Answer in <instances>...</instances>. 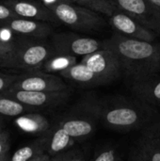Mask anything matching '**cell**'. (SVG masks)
Instances as JSON below:
<instances>
[{"label": "cell", "mask_w": 160, "mask_h": 161, "mask_svg": "<svg viewBox=\"0 0 160 161\" xmlns=\"http://www.w3.org/2000/svg\"><path fill=\"white\" fill-rule=\"evenodd\" d=\"M77 63L76 57L68 56V55H61V54H55L51 57L42 66L41 71L49 74H60L61 72L67 70L68 68L72 67L73 65Z\"/></svg>", "instance_id": "cell-19"}, {"label": "cell", "mask_w": 160, "mask_h": 161, "mask_svg": "<svg viewBox=\"0 0 160 161\" xmlns=\"http://www.w3.org/2000/svg\"><path fill=\"white\" fill-rule=\"evenodd\" d=\"M51 161H86L83 153L74 150H69L62 154L53 157Z\"/></svg>", "instance_id": "cell-23"}, {"label": "cell", "mask_w": 160, "mask_h": 161, "mask_svg": "<svg viewBox=\"0 0 160 161\" xmlns=\"http://www.w3.org/2000/svg\"><path fill=\"white\" fill-rule=\"evenodd\" d=\"M3 29H8L19 37L47 39L53 35V25L50 23L31 20L25 18H15L5 22H0Z\"/></svg>", "instance_id": "cell-12"}, {"label": "cell", "mask_w": 160, "mask_h": 161, "mask_svg": "<svg viewBox=\"0 0 160 161\" xmlns=\"http://www.w3.org/2000/svg\"><path fill=\"white\" fill-rule=\"evenodd\" d=\"M108 84L119 78L123 73L116 55L108 49H101L82 58L80 60Z\"/></svg>", "instance_id": "cell-9"}, {"label": "cell", "mask_w": 160, "mask_h": 161, "mask_svg": "<svg viewBox=\"0 0 160 161\" xmlns=\"http://www.w3.org/2000/svg\"><path fill=\"white\" fill-rule=\"evenodd\" d=\"M149 1L153 4V6L160 12V0H149Z\"/></svg>", "instance_id": "cell-31"}, {"label": "cell", "mask_w": 160, "mask_h": 161, "mask_svg": "<svg viewBox=\"0 0 160 161\" xmlns=\"http://www.w3.org/2000/svg\"><path fill=\"white\" fill-rule=\"evenodd\" d=\"M132 161H146V160H145V158L142 157V155L141 154V152L138 150V151L133 155Z\"/></svg>", "instance_id": "cell-29"}, {"label": "cell", "mask_w": 160, "mask_h": 161, "mask_svg": "<svg viewBox=\"0 0 160 161\" xmlns=\"http://www.w3.org/2000/svg\"><path fill=\"white\" fill-rule=\"evenodd\" d=\"M55 54L51 42L46 39L19 37L15 41L13 49L0 58V67L25 72L40 71Z\"/></svg>", "instance_id": "cell-3"}, {"label": "cell", "mask_w": 160, "mask_h": 161, "mask_svg": "<svg viewBox=\"0 0 160 161\" xmlns=\"http://www.w3.org/2000/svg\"><path fill=\"white\" fill-rule=\"evenodd\" d=\"M15 18H18L17 14L8 6L3 3H0V22H5Z\"/></svg>", "instance_id": "cell-26"}, {"label": "cell", "mask_w": 160, "mask_h": 161, "mask_svg": "<svg viewBox=\"0 0 160 161\" xmlns=\"http://www.w3.org/2000/svg\"><path fill=\"white\" fill-rule=\"evenodd\" d=\"M8 150V136L7 133L0 135V156L6 155Z\"/></svg>", "instance_id": "cell-28"}, {"label": "cell", "mask_w": 160, "mask_h": 161, "mask_svg": "<svg viewBox=\"0 0 160 161\" xmlns=\"http://www.w3.org/2000/svg\"><path fill=\"white\" fill-rule=\"evenodd\" d=\"M28 108L58 107L67 103L71 96V91L62 92H27V91H6L1 93Z\"/></svg>", "instance_id": "cell-10"}, {"label": "cell", "mask_w": 160, "mask_h": 161, "mask_svg": "<svg viewBox=\"0 0 160 161\" xmlns=\"http://www.w3.org/2000/svg\"><path fill=\"white\" fill-rule=\"evenodd\" d=\"M3 4L12 9L18 17L59 24L53 12L43 3L32 0H4Z\"/></svg>", "instance_id": "cell-13"}, {"label": "cell", "mask_w": 160, "mask_h": 161, "mask_svg": "<svg viewBox=\"0 0 160 161\" xmlns=\"http://www.w3.org/2000/svg\"><path fill=\"white\" fill-rule=\"evenodd\" d=\"M92 161H120V158L115 148H106L98 153Z\"/></svg>", "instance_id": "cell-24"}, {"label": "cell", "mask_w": 160, "mask_h": 161, "mask_svg": "<svg viewBox=\"0 0 160 161\" xmlns=\"http://www.w3.org/2000/svg\"><path fill=\"white\" fill-rule=\"evenodd\" d=\"M28 107L0 94V114L8 117L19 116L25 112Z\"/></svg>", "instance_id": "cell-22"}, {"label": "cell", "mask_w": 160, "mask_h": 161, "mask_svg": "<svg viewBox=\"0 0 160 161\" xmlns=\"http://www.w3.org/2000/svg\"><path fill=\"white\" fill-rule=\"evenodd\" d=\"M66 90H69V87L61 76L40 70L19 75L18 79L8 91L62 92Z\"/></svg>", "instance_id": "cell-7"}, {"label": "cell", "mask_w": 160, "mask_h": 161, "mask_svg": "<svg viewBox=\"0 0 160 161\" xmlns=\"http://www.w3.org/2000/svg\"><path fill=\"white\" fill-rule=\"evenodd\" d=\"M59 76L80 88H95L108 84L82 62H77L67 70L61 72Z\"/></svg>", "instance_id": "cell-15"}, {"label": "cell", "mask_w": 160, "mask_h": 161, "mask_svg": "<svg viewBox=\"0 0 160 161\" xmlns=\"http://www.w3.org/2000/svg\"><path fill=\"white\" fill-rule=\"evenodd\" d=\"M16 125L25 133L45 134L50 129L48 120L40 114H26L15 119Z\"/></svg>", "instance_id": "cell-17"}, {"label": "cell", "mask_w": 160, "mask_h": 161, "mask_svg": "<svg viewBox=\"0 0 160 161\" xmlns=\"http://www.w3.org/2000/svg\"><path fill=\"white\" fill-rule=\"evenodd\" d=\"M108 24L111 25L115 33L129 39L156 42L157 36H158L157 33L145 27L136 19L120 9L116 10L111 16H109Z\"/></svg>", "instance_id": "cell-11"}, {"label": "cell", "mask_w": 160, "mask_h": 161, "mask_svg": "<svg viewBox=\"0 0 160 161\" xmlns=\"http://www.w3.org/2000/svg\"><path fill=\"white\" fill-rule=\"evenodd\" d=\"M116 8L160 36V12L149 0H111Z\"/></svg>", "instance_id": "cell-8"}, {"label": "cell", "mask_w": 160, "mask_h": 161, "mask_svg": "<svg viewBox=\"0 0 160 161\" xmlns=\"http://www.w3.org/2000/svg\"><path fill=\"white\" fill-rule=\"evenodd\" d=\"M131 90L142 103L160 105V77L157 75L132 81Z\"/></svg>", "instance_id": "cell-16"}, {"label": "cell", "mask_w": 160, "mask_h": 161, "mask_svg": "<svg viewBox=\"0 0 160 161\" xmlns=\"http://www.w3.org/2000/svg\"><path fill=\"white\" fill-rule=\"evenodd\" d=\"M120 161H121V160H120Z\"/></svg>", "instance_id": "cell-37"}, {"label": "cell", "mask_w": 160, "mask_h": 161, "mask_svg": "<svg viewBox=\"0 0 160 161\" xmlns=\"http://www.w3.org/2000/svg\"><path fill=\"white\" fill-rule=\"evenodd\" d=\"M42 154H45V148L44 141L41 138L31 145H26L18 149L12 155L10 161H32Z\"/></svg>", "instance_id": "cell-20"}, {"label": "cell", "mask_w": 160, "mask_h": 161, "mask_svg": "<svg viewBox=\"0 0 160 161\" xmlns=\"http://www.w3.org/2000/svg\"><path fill=\"white\" fill-rule=\"evenodd\" d=\"M63 1H65V2H69V3H74V0H63Z\"/></svg>", "instance_id": "cell-34"}, {"label": "cell", "mask_w": 160, "mask_h": 161, "mask_svg": "<svg viewBox=\"0 0 160 161\" xmlns=\"http://www.w3.org/2000/svg\"><path fill=\"white\" fill-rule=\"evenodd\" d=\"M155 131L157 132V135L160 137V121L157 123V127H156Z\"/></svg>", "instance_id": "cell-32"}, {"label": "cell", "mask_w": 160, "mask_h": 161, "mask_svg": "<svg viewBox=\"0 0 160 161\" xmlns=\"http://www.w3.org/2000/svg\"><path fill=\"white\" fill-rule=\"evenodd\" d=\"M56 54L82 58L104 48L103 41L74 32H58L51 36Z\"/></svg>", "instance_id": "cell-6"}, {"label": "cell", "mask_w": 160, "mask_h": 161, "mask_svg": "<svg viewBox=\"0 0 160 161\" xmlns=\"http://www.w3.org/2000/svg\"><path fill=\"white\" fill-rule=\"evenodd\" d=\"M42 139L44 141L45 154L49 157H55L71 150L76 142L58 124L50 127Z\"/></svg>", "instance_id": "cell-14"}, {"label": "cell", "mask_w": 160, "mask_h": 161, "mask_svg": "<svg viewBox=\"0 0 160 161\" xmlns=\"http://www.w3.org/2000/svg\"><path fill=\"white\" fill-rule=\"evenodd\" d=\"M55 15L59 24L76 31H100L106 25L103 16L76 3L59 1L46 6Z\"/></svg>", "instance_id": "cell-5"}, {"label": "cell", "mask_w": 160, "mask_h": 161, "mask_svg": "<svg viewBox=\"0 0 160 161\" xmlns=\"http://www.w3.org/2000/svg\"><path fill=\"white\" fill-rule=\"evenodd\" d=\"M3 132H2V126H1V125H0V135L2 134Z\"/></svg>", "instance_id": "cell-35"}, {"label": "cell", "mask_w": 160, "mask_h": 161, "mask_svg": "<svg viewBox=\"0 0 160 161\" xmlns=\"http://www.w3.org/2000/svg\"><path fill=\"white\" fill-rule=\"evenodd\" d=\"M74 2L108 17L118 10L111 0H74Z\"/></svg>", "instance_id": "cell-21"}, {"label": "cell", "mask_w": 160, "mask_h": 161, "mask_svg": "<svg viewBox=\"0 0 160 161\" xmlns=\"http://www.w3.org/2000/svg\"><path fill=\"white\" fill-rule=\"evenodd\" d=\"M138 150L146 161H160V137L155 130L141 138Z\"/></svg>", "instance_id": "cell-18"}, {"label": "cell", "mask_w": 160, "mask_h": 161, "mask_svg": "<svg viewBox=\"0 0 160 161\" xmlns=\"http://www.w3.org/2000/svg\"><path fill=\"white\" fill-rule=\"evenodd\" d=\"M148 119L144 108L124 98L102 102L101 123L115 131H130L142 125Z\"/></svg>", "instance_id": "cell-4"}, {"label": "cell", "mask_w": 160, "mask_h": 161, "mask_svg": "<svg viewBox=\"0 0 160 161\" xmlns=\"http://www.w3.org/2000/svg\"><path fill=\"white\" fill-rule=\"evenodd\" d=\"M101 115L102 102L95 96L87 95L75 102L58 125L76 142H83L94 134Z\"/></svg>", "instance_id": "cell-2"}, {"label": "cell", "mask_w": 160, "mask_h": 161, "mask_svg": "<svg viewBox=\"0 0 160 161\" xmlns=\"http://www.w3.org/2000/svg\"><path fill=\"white\" fill-rule=\"evenodd\" d=\"M32 161H51V158L47 154H42L41 156L37 157L36 158H34Z\"/></svg>", "instance_id": "cell-30"}, {"label": "cell", "mask_w": 160, "mask_h": 161, "mask_svg": "<svg viewBox=\"0 0 160 161\" xmlns=\"http://www.w3.org/2000/svg\"><path fill=\"white\" fill-rule=\"evenodd\" d=\"M5 155H3V156H0V161H5Z\"/></svg>", "instance_id": "cell-33"}, {"label": "cell", "mask_w": 160, "mask_h": 161, "mask_svg": "<svg viewBox=\"0 0 160 161\" xmlns=\"http://www.w3.org/2000/svg\"><path fill=\"white\" fill-rule=\"evenodd\" d=\"M19 75H11L0 72V94L8 91L18 79Z\"/></svg>", "instance_id": "cell-25"}, {"label": "cell", "mask_w": 160, "mask_h": 161, "mask_svg": "<svg viewBox=\"0 0 160 161\" xmlns=\"http://www.w3.org/2000/svg\"><path fill=\"white\" fill-rule=\"evenodd\" d=\"M103 42L105 49L116 55L123 75L131 81L160 73V42L129 39L118 33Z\"/></svg>", "instance_id": "cell-1"}, {"label": "cell", "mask_w": 160, "mask_h": 161, "mask_svg": "<svg viewBox=\"0 0 160 161\" xmlns=\"http://www.w3.org/2000/svg\"><path fill=\"white\" fill-rule=\"evenodd\" d=\"M15 41H3L0 39V58L8 54L14 47Z\"/></svg>", "instance_id": "cell-27"}, {"label": "cell", "mask_w": 160, "mask_h": 161, "mask_svg": "<svg viewBox=\"0 0 160 161\" xmlns=\"http://www.w3.org/2000/svg\"><path fill=\"white\" fill-rule=\"evenodd\" d=\"M2 29H3V28H2V27H1V25H0V32H1V30H2Z\"/></svg>", "instance_id": "cell-36"}]
</instances>
